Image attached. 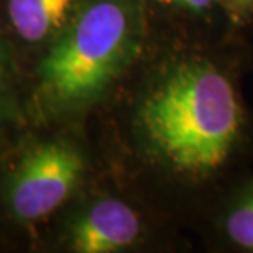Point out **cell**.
Segmentation results:
<instances>
[{
	"mask_svg": "<svg viewBox=\"0 0 253 253\" xmlns=\"http://www.w3.org/2000/svg\"><path fill=\"white\" fill-rule=\"evenodd\" d=\"M141 23L138 0H84L38 64V112L58 117L95 102L135 61Z\"/></svg>",
	"mask_w": 253,
	"mask_h": 253,
	"instance_id": "7a4b0ae2",
	"label": "cell"
},
{
	"mask_svg": "<svg viewBox=\"0 0 253 253\" xmlns=\"http://www.w3.org/2000/svg\"><path fill=\"white\" fill-rule=\"evenodd\" d=\"M163 5H174V7H183L191 10H202L207 8L212 3V0H156Z\"/></svg>",
	"mask_w": 253,
	"mask_h": 253,
	"instance_id": "ba28073f",
	"label": "cell"
},
{
	"mask_svg": "<svg viewBox=\"0 0 253 253\" xmlns=\"http://www.w3.org/2000/svg\"><path fill=\"white\" fill-rule=\"evenodd\" d=\"M225 229L234 244L253 250V194L230 212Z\"/></svg>",
	"mask_w": 253,
	"mask_h": 253,
	"instance_id": "52a82bcc",
	"label": "cell"
},
{
	"mask_svg": "<svg viewBox=\"0 0 253 253\" xmlns=\"http://www.w3.org/2000/svg\"><path fill=\"white\" fill-rule=\"evenodd\" d=\"M12 66L0 64V145L7 141L22 120V110L12 83Z\"/></svg>",
	"mask_w": 253,
	"mask_h": 253,
	"instance_id": "8992f818",
	"label": "cell"
},
{
	"mask_svg": "<svg viewBox=\"0 0 253 253\" xmlns=\"http://www.w3.org/2000/svg\"><path fill=\"white\" fill-rule=\"evenodd\" d=\"M230 5H234L235 8L240 10H249L253 8V0H227Z\"/></svg>",
	"mask_w": 253,
	"mask_h": 253,
	"instance_id": "30bf717a",
	"label": "cell"
},
{
	"mask_svg": "<svg viewBox=\"0 0 253 253\" xmlns=\"http://www.w3.org/2000/svg\"><path fill=\"white\" fill-rule=\"evenodd\" d=\"M83 153L63 138L28 145L2 183V204L15 224H38L69 199L83 179Z\"/></svg>",
	"mask_w": 253,
	"mask_h": 253,
	"instance_id": "3957f363",
	"label": "cell"
},
{
	"mask_svg": "<svg viewBox=\"0 0 253 253\" xmlns=\"http://www.w3.org/2000/svg\"><path fill=\"white\" fill-rule=\"evenodd\" d=\"M138 214L115 197L97 199L79 212L68 229V247L79 253H114L138 240Z\"/></svg>",
	"mask_w": 253,
	"mask_h": 253,
	"instance_id": "277c9868",
	"label": "cell"
},
{
	"mask_svg": "<svg viewBox=\"0 0 253 253\" xmlns=\"http://www.w3.org/2000/svg\"><path fill=\"white\" fill-rule=\"evenodd\" d=\"M84 0H5V20L25 46L49 44Z\"/></svg>",
	"mask_w": 253,
	"mask_h": 253,
	"instance_id": "5b68a950",
	"label": "cell"
},
{
	"mask_svg": "<svg viewBox=\"0 0 253 253\" xmlns=\"http://www.w3.org/2000/svg\"><path fill=\"white\" fill-rule=\"evenodd\" d=\"M146 145L171 168L202 176L219 169L237 143L242 110L230 81L206 61L171 66L138 107Z\"/></svg>",
	"mask_w": 253,
	"mask_h": 253,
	"instance_id": "6da1fadb",
	"label": "cell"
},
{
	"mask_svg": "<svg viewBox=\"0 0 253 253\" xmlns=\"http://www.w3.org/2000/svg\"><path fill=\"white\" fill-rule=\"evenodd\" d=\"M0 64L5 66H12L13 68V58H12V51H10V46L7 42L0 37Z\"/></svg>",
	"mask_w": 253,
	"mask_h": 253,
	"instance_id": "9c48e42d",
	"label": "cell"
}]
</instances>
